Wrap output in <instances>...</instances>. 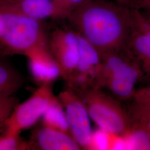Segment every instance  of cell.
<instances>
[{"instance_id": "obj_10", "label": "cell", "mask_w": 150, "mask_h": 150, "mask_svg": "<svg viewBox=\"0 0 150 150\" xmlns=\"http://www.w3.org/2000/svg\"><path fill=\"white\" fill-rule=\"evenodd\" d=\"M26 57L31 75L40 85L52 83L61 76L59 66L51 54L49 48L38 50Z\"/></svg>"}, {"instance_id": "obj_21", "label": "cell", "mask_w": 150, "mask_h": 150, "mask_svg": "<svg viewBox=\"0 0 150 150\" xmlns=\"http://www.w3.org/2000/svg\"><path fill=\"white\" fill-rule=\"evenodd\" d=\"M132 98L134 103L150 106V86L136 91Z\"/></svg>"}, {"instance_id": "obj_6", "label": "cell", "mask_w": 150, "mask_h": 150, "mask_svg": "<svg viewBox=\"0 0 150 150\" xmlns=\"http://www.w3.org/2000/svg\"><path fill=\"white\" fill-rule=\"evenodd\" d=\"M78 35L79 59L67 83L69 88L79 94L96 86L101 66V55L85 38Z\"/></svg>"}, {"instance_id": "obj_22", "label": "cell", "mask_w": 150, "mask_h": 150, "mask_svg": "<svg viewBox=\"0 0 150 150\" xmlns=\"http://www.w3.org/2000/svg\"><path fill=\"white\" fill-rule=\"evenodd\" d=\"M21 0H0V5L14 3Z\"/></svg>"}, {"instance_id": "obj_13", "label": "cell", "mask_w": 150, "mask_h": 150, "mask_svg": "<svg viewBox=\"0 0 150 150\" xmlns=\"http://www.w3.org/2000/svg\"><path fill=\"white\" fill-rule=\"evenodd\" d=\"M23 83L21 74L11 64L0 59V97L13 96Z\"/></svg>"}, {"instance_id": "obj_12", "label": "cell", "mask_w": 150, "mask_h": 150, "mask_svg": "<svg viewBox=\"0 0 150 150\" xmlns=\"http://www.w3.org/2000/svg\"><path fill=\"white\" fill-rule=\"evenodd\" d=\"M125 48L139 63L144 75L150 77V38L131 28Z\"/></svg>"}, {"instance_id": "obj_18", "label": "cell", "mask_w": 150, "mask_h": 150, "mask_svg": "<svg viewBox=\"0 0 150 150\" xmlns=\"http://www.w3.org/2000/svg\"><path fill=\"white\" fill-rule=\"evenodd\" d=\"M18 100L13 96L0 97V128L4 126L6 121L18 103Z\"/></svg>"}, {"instance_id": "obj_2", "label": "cell", "mask_w": 150, "mask_h": 150, "mask_svg": "<svg viewBox=\"0 0 150 150\" xmlns=\"http://www.w3.org/2000/svg\"><path fill=\"white\" fill-rule=\"evenodd\" d=\"M48 47L42 21L0 7V50L4 54L27 56Z\"/></svg>"}, {"instance_id": "obj_4", "label": "cell", "mask_w": 150, "mask_h": 150, "mask_svg": "<svg viewBox=\"0 0 150 150\" xmlns=\"http://www.w3.org/2000/svg\"><path fill=\"white\" fill-rule=\"evenodd\" d=\"M56 97L52 83L41 85L26 101L16 105L4 127L20 133L31 128L43 117Z\"/></svg>"}, {"instance_id": "obj_15", "label": "cell", "mask_w": 150, "mask_h": 150, "mask_svg": "<svg viewBox=\"0 0 150 150\" xmlns=\"http://www.w3.org/2000/svg\"><path fill=\"white\" fill-rule=\"evenodd\" d=\"M129 115L132 127L142 129L150 136V106L134 102Z\"/></svg>"}, {"instance_id": "obj_1", "label": "cell", "mask_w": 150, "mask_h": 150, "mask_svg": "<svg viewBox=\"0 0 150 150\" xmlns=\"http://www.w3.org/2000/svg\"><path fill=\"white\" fill-rule=\"evenodd\" d=\"M100 54L125 48L131 32L126 7L106 0H84L67 18Z\"/></svg>"}, {"instance_id": "obj_7", "label": "cell", "mask_w": 150, "mask_h": 150, "mask_svg": "<svg viewBox=\"0 0 150 150\" xmlns=\"http://www.w3.org/2000/svg\"><path fill=\"white\" fill-rule=\"evenodd\" d=\"M48 47L66 82L74 72L80 56L79 35L75 30L57 28L48 38Z\"/></svg>"}, {"instance_id": "obj_8", "label": "cell", "mask_w": 150, "mask_h": 150, "mask_svg": "<svg viewBox=\"0 0 150 150\" xmlns=\"http://www.w3.org/2000/svg\"><path fill=\"white\" fill-rule=\"evenodd\" d=\"M144 75L139 63L132 58L129 64L108 79L103 87L118 99L127 100L133 98L135 86Z\"/></svg>"}, {"instance_id": "obj_3", "label": "cell", "mask_w": 150, "mask_h": 150, "mask_svg": "<svg viewBox=\"0 0 150 150\" xmlns=\"http://www.w3.org/2000/svg\"><path fill=\"white\" fill-rule=\"evenodd\" d=\"M78 95L90 117L102 131L123 138L129 134L132 123L129 113L111 97L97 88H92Z\"/></svg>"}, {"instance_id": "obj_16", "label": "cell", "mask_w": 150, "mask_h": 150, "mask_svg": "<svg viewBox=\"0 0 150 150\" xmlns=\"http://www.w3.org/2000/svg\"><path fill=\"white\" fill-rule=\"evenodd\" d=\"M125 7L131 28L150 38V14L139 9Z\"/></svg>"}, {"instance_id": "obj_9", "label": "cell", "mask_w": 150, "mask_h": 150, "mask_svg": "<svg viewBox=\"0 0 150 150\" xmlns=\"http://www.w3.org/2000/svg\"><path fill=\"white\" fill-rule=\"evenodd\" d=\"M28 142L31 150H81L70 134L43 125L33 131Z\"/></svg>"}, {"instance_id": "obj_17", "label": "cell", "mask_w": 150, "mask_h": 150, "mask_svg": "<svg viewBox=\"0 0 150 150\" xmlns=\"http://www.w3.org/2000/svg\"><path fill=\"white\" fill-rule=\"evenodd\" d=\"M20 134L12 129L5 127L0 135V150H31L29 142L22 139Z\"/></svg>"}, {"instance_id": "obj_20", "label": "cell", "mask_w": 150, "mask_h": 150, "mask_svg": "<svg viewBox=\"0 0 150 150\" xmlns=\"http://www.w3.org/2000/svg\"><path fill=\"white\" fill-rule=\"evenodd\" d=\"M116 2L125 7L139 9L150 15V0H116Z\"/></svg>"}, {"instance_id": "obj_19", "label": "cell", "mask_w": 150, "mask_h": 150, "mask_svg": "<svg viewBox=\"0 0 150 150\" xmlns=\"http://www.w3.org/2000/svg\"><path fill=\"white\" fill-rule=\"evenodd\" d=\"M84 0H53L59 10L61 18H67L70 13Z\"/></svg>"}, {"instance_id": "obj_11", "label": "cell", "mask_w": 150, "mask_h": 150, "mask_svg": "<svg viewBox=\"0 0 150 150\" xmlns=\"http://www.w3.org/2000/svg\"><path fill=\"white\" fill-rule=\"evenodd\" d=\"M0 7L40 21L48 18H61L53 0H21L0 5Z\"/></svg>"}, {"instance_id": "obj_5", "label": "cell", "mask_w": 150, "mask_h": 150, "mask_svg": "<svg viewBox=\"0 0 150 150\" xmlns=\"http://www.w3.org/2000/svg\"><path fill=\"white\" fill-rule=\"evenodd\" d=\"M57 97L64 108L70 134L81 149L91 150L93 133L90 116L83 101L69 87L60 92Z\"/></svg>"}, {"instance_id": "obj_14", "label": "cell", "mask_w": 150, "mask_h": 150, "mask_svg": "<svg viewBox=\"0 0 150 150\" xmlns=\"http://www.w3.org/2000/svg\"><path fill=\"white\" fill-rule=\"evenodd\" d=\"M42 119L43 125L59 129L70 134L64 108L57 97H56L48 107Z\"/></svg>"}]
</instances>
